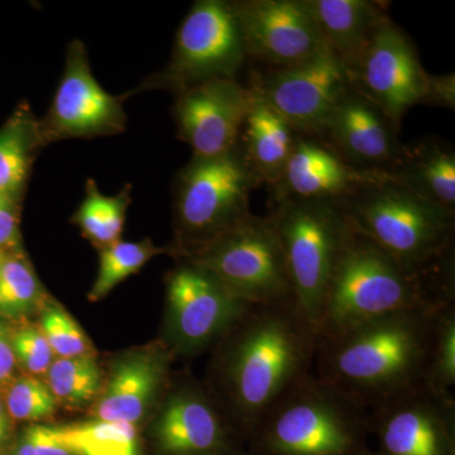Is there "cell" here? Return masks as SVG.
Instances as JSON below:
<instances>
[{"mask_svg":"<svg viewBox=\"0 0 455 455\" xmlns=\"http://www.w3.org/2000/svg\"><path fill=\"white\" fill-rule=\"evenodd\" d=\"M20 209V199L0 191V251L17 242Z\"/></svg>","mask_w":455,"mask_h":455,"instance_id":"cell-35","label":"cell"},{"mask_svg":"<svg viewBox=\"0 0 455 455\" xmlns=\"http://www.w3.org/2000/svg\"><path fill=\"white\" fill-rule=\"evenodd\" d=\"M401 127L372 101L348 88L316 139L324 142L350 169L368 178H386L405 157Z\"/></svg>","mask_w":455,"mask_h":455,"instance_id":"cell-14","label":"cell"},{"mask_svg":"<svg viewBox=\"0 0 455 455\" xmlns=\"http://www.w3.org/2000/svg\"><path fill=\"white\" fill-rule=\"evenodd\" d=\"M442 307L401 311L320 338L311 372L367 412L414 390L427 381Z\"/></svg>","mask_w":455,"mask_h":455,"instance_id":"cell-2","label":"cell"},{"mask_svg":"<svg viewBox=\"0 0 455 455\" xmlns=\"http://www.w3.org/2000/svg\"><path fill=\"white\" fill-rule=\"evenodd\" d=\"M16 455H37L35 448H33L32 443L29 442V439L27 438L25 434H23L22 438L18 442Z\"/></svg>","mask_w":455,"mask_h":455,"instance_id":"cell-38","label":"cell"},{"mask_svg":"<svg viewBox=\"0 0 455 455\" xmlns=\"http://www.w3.org/2000/svg\"><path fill=\"white\" fill-rule=\"evenodd\" d=\"M46 373L53 396L68 405H84L100 392V368L92 355L59 358Z\"/></svg>","mask_w":455,"mask_h":455,"instance_id":"cell-28","label":"cell"},{"mask_svg":"<svg viewBox=\"0 0 455 455\" xmlns=\"http://www.w3.org/2000/svg\"><path fill=\"white\" fill-rule=\"evenodd\" d=\"M167 363L169 355L164 349L134 353L119 361L99 398L97 420L139 423L166 381Z\"/></svg>","mask_w":455,"mask_h":455,"instance_id":"cell-20","label":"cell"},{"mask_svg":"<svg viewBox=\"0 0 455 455\" xmlns=\"http://www.w3.org/2000/svg\"><path fill=\"white\" fill-rule=\"evenodd\" d=\"M25 435L32 443L37 455H71L64 447L52 438L49 427H29L26 429Z\"/></svg>","mask_w":455,"mask_h":455,"instance_id":"cell-36","label":"cell"},{"mask_svg":"<svg viewBox=\"0 0 455 455\" xmlns=\"http://www.w3.org/2000/svg\"><path fill=\"white\" fill-rule=\"evenodd\" d=\"M383 179L455 212V151L443 140L429 136L407 143L405 157Z\"/></svg>","mask_w":455,"mask_h":455,"instance_id":"cell-23","label":"cell"},{"mask_svg":"<svg viewBox=\"0 0 455 455\" xmlns=\"http://www.w3.org/2000/svg\"><path fill=\"white\" fill-rule=\"evenodd\" d=\"M40 283L31 266L20 257L0 263V315L18 317L31 313L41 301Z\"/></svg>","mask_w":455,"mask_h":455,"instance_id":"cell-29","label":"cell"},{"mask_svg":"<svg viewBox=\"0 0 455 455\" xmlns=\"http://www.w3.org/2000/svg\"><path fill=\"white\" fill-rule=\"evenodd\" d=\"M335 202L349 226L407 274L455 272V212L383 178H371Z\"/></svg>","mask_w":455,"mask_h":455,"instance_id":"cell-4","label":"cell"},{"mask_svg":"<svg viewBox=\"0 0 455 455\" xmlns=\"http://www.w3.org/2000/svg\"><path fill=\"white\" fill-rule=\"evenodd\" d=\"M383 455H451L454 394L427 383L368 411Z\"/></svg>","mask_w":455,"mask_h":455,"instance_id":"cell-15","label":"cell"},{"mask_svg":"<svg viewBox=\"0 0 455 455\" xmlns=\"http://www.w3.org/2000/svg\"><path fill=\"white\" fill-rule=\"evenodd\" d=\"M101 88L90 68L88 50L74 40L66 51L65 68L52 103L40 119L44 146L57 140L95 139L121 134L125 130V98Z\"/></svg>","mask_w":455,"mask_h":455,"instance_id":"cell-11","label":"cell"},{"mask_svg":"<svg viewBox=\"0 0 455 455\" xmlns=\"http://www.w3.org/2000/svg\"><path fill=\"white\" fill-rule=\"evenodd\" d=\"M202 390L184 386L167 397L155 425L158 445L170 455H206L226 440L223 410Z\"/></svg>","mask_w":455,"mask_h":455,"instance_id":"cell-19","label":"cell"},{"mask_svg":"<svg viewBox=\"0 0 455 455\" xmlns=\"http://www.w3.org/2000/svg\"><path fill=\"white\" fill-rule=\"evenodd\" d=\"M267 217L283 247L295 309L316 337L348 221L335 200H280Z\"/></svg>","mask_w":455,"mask_h":455,"instance_id":"cell-7","label":"cell"},{"mask_svg":"<svg viewBox=\"0 0 455 455\" xmlns=\"http://www.w3.org/2000/svg\"><path fill=\"white\" fill-rule=\"evenodd\" d=\"M173 121L178 139L193 158L218 157L238 143L251 90L236 79H212L175 94Z\"/></svg>","mask_w":455,"mask_h":455,"instance_id":"cell-16","label":"cell"},{"mask_svg":"<svg viewBox=\"0 0 455 455\" xmlns=\"http://www.w3.org/2000/svg\"><path fill=\"white\" fill-rule=\"evenodd\" d=\"M248 88L250 107L238 145L260 185L269 188L280 179L300 133L257 90Z\"/></svg>","mask_w":455,"mask_h":455,"instance_id":"cell-22","label":"cell"},{"mask_svg":"<svg viewBox=\"0 0 455 455\" xmlns=\"http://www.w3.org/2000/svg\"><path fill=\"white\" fill-rule=\"evenodd\" d=\"M247 304H293L280 239L268 217L251 212L238 226L188 259Z\"/></svg>","mask_w":455,"mask_h":455,"instance_id":"cell-9","label":"cell"},{"mask_svg":"<svg viewBox=\"0 0 455 455\" xmlns=\"http://www.w3.org/2000/svg\"><path fill=\"white\" fill-rule=\"evenodd\" d=\"M52 438L71 455H140L134 425L92 420L49 427Z\"/></svg>","mask_w":455,"mask_h":455,"instance_id":"cell-26","label":"cell"},{"mask_svg":"<svg viewBox=\"0 0 455 455\" xmlns=\"http://www.w3.org/2000/svg\"><path fill=\"white\" fill-rule=\"evenodd\" d=\"M455 302V272L416 276L349 226L329 283L316 339L401 311L438 309Z\"/></svg>","mask_w":455,"mask_h":455,"instance_id":"cell-3","label":"cell"},{"mask_svg":"<svg viewBox=\"0 0 455 455\" xmlns=\"http://www.w3.org/2000/svg\"><path fill=\"white\" fill-rule=\"evenodd\" d=\"M348 75L350 88L401 127L405 114L423 103L430 74L409 36L388 16Z\"/></svg>","mask_w":455,"mask_h":455,"instance_id":"cell-12","label":"cell"},{"mask_svg":"<svg viewBox=\"0 0 455 455\" xmlns=\"http://www.w3.org/2000/svg\"><path fill=\"white\" fill-rule=\"evenodd\" d=\"M368 412L320 381L302 377L251 431L265 455H357Z\"/></svg>","mask_w":455,"mask_h":455,"instance_id":"cell-5","label":"cell"},{"mask_svg":"<svg viewBox=\"0 0 455 455\" xmlns=\"http://www.w3.org/2000/svg\"><path fill=\"white\" fill-rule=\"evenodd\" d=\"M170 252L169 248L157 247L149 239L140 242H116L100 252L97 280L89 293L90 301L106 298L114 287L137 274L157 254Z\"/></svg>","mask_w":455,"mask_h":455,"instance_id":"cell-27","label":"cell"},{"mask_svg":"<svg viewBox=\"0 0 455 455\" xmlns=\"http://www.w3.org/2000/svg\"><path fill=\"white\" fill-rule=\"evenodd\" d=\"M57 400L46 383L33 377H23L9 388L5 405L16 420H41L52 415Z\"/></svg>","mask_w":455,"mask_h":455,"instance_id":"cell-32","label":"cell"},{"mask_svg":"<svg viewBox=\"0 0 455 455\" xmlns=\"http://www.w3.org/2000/svg\"><path fill=\"white\" fill-rule=\"evenodd\" d=\"M421 106L455 109V75H429L427 92Z\"/></svg>","mask_w":455,"mask_h":455,"instance_id":"cell-34","label":"cell"},{"mask_svg":"<svg viewBox=\"0 0 455 455\" xmlns=\"http://www.w3.org/2000/svg\"><path fill=\"white\" fill-rule=\"evenodd\" d=\"M40 331L60 358L89 355V340L83 329L55 302H50L44 307Z\"/></svg>","mask_w":455,"mask_h":455,"instance_id":"cell-31","label":"cell"},{"mask_svg":"<svg viewBox=\"0 0 455 455\" xmlns=\"http://www.w3.org/2000/svg\"><path fill=\"white\" fill-rule=\"evenodd\" d=\"M370 179L350 169L316 137L300 133L280 179L269 191L272 203L338 200Z\"/></svg>","mask_w":455,"mask_h":455,"instance_id":"cell-18","label":"cell"},{"mask_svg":"<svg viewBox=\"0 0 455 455\" xmlns=\"http://www.w3.org/2000/svg\"><path fill=\"white\" fill-rule=\"evenodd\" d=\"M232 2L199 0L182 20L169 64L128 95L146 90L178 92L212 79H235L247 59Z\"/></svg>","mask_w":455,"mask_h":455,"instance_id":"cell-8","label":"cell"},{"mask_svg":"<svg viewBox=\"0 0 455 455\" xmlns=\"http://www.w3.org/2000/svg\"><path fill=\"white\" fill-rule=\"evenodd\" d=\"M166 290L167 337L184 355L218 343L253 307L188 259L171 272Z\"/></svg>","mask_w":455,"mask_h":455,"instance_id":"cell-10","label":"cell"},{"mask_svg":"<svg viewBox=\"0 0 455 455\" xmlns=\"http://www.w3.org/2000/svg\"><path fill=\"white\" fill-rule=\"evenodd\" d=\"M248 57L287 68L326 49L300 0H235Z\"/></svg>","mask_w":455,"mask_h":455,"instance_id":"cell-17","label":"cell"},{"mask_svg":"<svg viewBox=\"0 0 455 455\" xmlns=\"http://www.w3.org/2000/svg\"><path fill=\"white\" fill-rule=\"evenodd\" d=\"M44 147L40 119L28 104H20L0 128V191L20 199L36 156Z\"/></svg>","mask_w":455,"mask_h":455,"instance_id":"cell-24","label":"cell"},{"mask_svg":"<svg viewBox=\"0 0 455 455\" xmlns=\"http://www.w3.org/2000/svg\"><path fill=\"white\" fill-rule=\"evenodd\" d=\"M248 86L289 121L299 133L317 137L338 99L350 88L349 75L328 49L281 68L253 71Z\"/></svg>","mask_w":455,"mask_h":455,"instance_id":"cell-13","label":"cell"},{"mask_svg":"<svg viewBox=\"0 0 455 455\" xmlns=\"http://www.w3.org/2000/svg\"><path fill=\"white\" fill-rule=\"evenodd\" d=\"M131 203V184L123 187L116 196H104L99 190L97 181L89 179L85 185V196L73 215V223L82 229L83 235L92 244L104 250L121 241Z\"/></svg>","mask_w":455,"mask_h":455,"instance_id":"cell-25","label":"cell"},{"mask_svg":"<svg viewBox=\"0 0 455 455\" xmlns=\"http://www.w3.org/2000/svg\"><path fill=\"white\" fill-rule=\"evenodd\" d=\"M5 254L3 252V251H0V263L3 262V259H4Z\"/></svg>","mask_w":455,"mask_h":455,"instance_id":"cell-40","label":"cell"},{"mask_svg":"<svg viewBox=\"0 0 455 455\" xmlns=\"http://www.w3.org/2000/svg\"><path fill=\"white\" fill-rule=\"evenodd\" d=\"M427 385L454 394L455 386V302L438 311L431 341Z\"/></svg>","mask_w":455,"mask_h":455,"instance_id":"cell-30","label":"cell"},{"mask_svg":"<svg viewBox=\"0 0 455 455\" xmlns=\"http://www.w3.org/2000/svg\"><path fill=\"white\" fill-rule=\"evenodd\" d=\"M14 364H16V357H14L11 339L5 329L0 325V383L11 376Z\"/></svg>","mask_w":455,"mask_h":455,"instance_id":"cell-37","label":"cell"},{"mask_svg":"<svg viewBox=\"0 0 455 455\" xmlns=\"http://www.w3.org/2000/svg\"><path fill=\"white\" fill-rule=\"evenodd\" d=\"M8 431V419L7 412H5L4 406H3L2 401H0V443L7 435Z\"/></svg>","mask_w":455,"mask_h":455,"instance_id":"cell-39","label":"cell"},{"mask_svg":"<svg viewBox=\"0 0 455 455\" xmlns=\"http://www.w3.org/2000/svg\"><path fill=\"white\" fill-rule=\"evenodd\" d=\"M326 49L352 70L374 32L388 17V3L373 0H300Z\"/></svg>","mask_w":455,"mask_h":455,"instance_id":"cell-21","label":"cell"},{"mask_svg":"<svg viewBox=\"0 0 455 455\" xmlns=\"http://www.w3.org/2000/svg\"><path fill=\"white\" fill-rule=\"evenodd\" d=\"M262 187L238 143L212 158H191L173 180V230L169 248L188 259L251 214V196Z\"/></svg>","mask_w":455,"mask_h":455,"instance_id":"cell-6","label":"cell"},{"mask_svg":"<svg viewBox=\"0 0 455 455\" xmlns=\"http://www.w3.org/2000/svg\"><path fill=\"white\" fill-rule=\"evenodd\" d=\"M214 379L221 410L251 434L260 419L311 372L316 337L295 305L252 307L220 341Z\"/></svg>","mask_w":455,"mask_h":455,"instance_id":"cell-1","label":"cell"},{"mask_svg":"<svg viewBox=\"0 0 455 455\" xmlns=\"http://www.w3.org/2000/svg\"><path fill=\"white\" fill-rule=\"evenodd\" d=\"M14 357L28 372L46 373L52 363L53 352L40 329L23 326L11 339Z\"/></svg>","mask_w":455,"mask_h":455,"instance_id":"cell-33","label":"cell"}]
</instances>
